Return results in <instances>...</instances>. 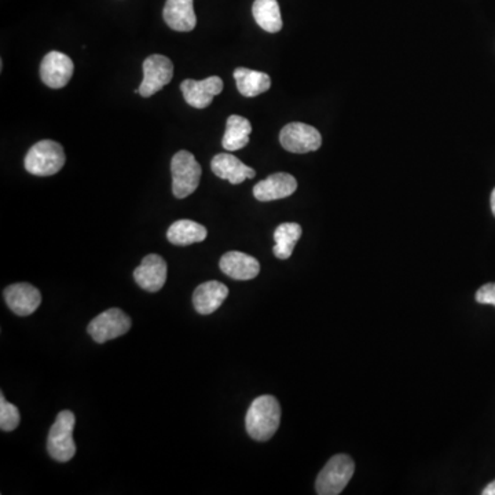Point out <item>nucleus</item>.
I'll list each match as a JSON object with an SVG mask.
<instances>
[{"mask_svg":"<svg viewBox=\"0 0 495 495\" xmlns=\"http://www.w3.org/2000/svg\"><path fill=\"white\" fill-rule=\"evenodd\" d=\"M19 425V409L14 405L9 404L2 394L0 397V428L4 432H12L17 429Z\"/></svg>","mask_w":495,"mask_h":495,"instance_id":"5701e85b","label":"nucleus"},{"mask_svg":"<svg viewBox=\"0 0 495 495\" xmlns=\"http://www.w3.org/2000/svg\"><path fill=\"white\" fill-rule=\"evenodd\" d=\"M237 89L244 97L254 98L257 95L269 91L271 87V77L264 72L252 71L247 67H237L234 71Z\"/></svg>","mask_w":495,"mask_h":495,"instance_id":"a211bd4d","label":"nucleus"},{"mask_svg":"<svg viewBox=\"0 0 495 495\" xmlns=\"http://www.w3.org/2000/svg\"><path fill=\"white\" fill-rule=\"evenodd\" d=\"M75 424L76 419L74 412L69 410L59 412L47 439V452L55 461H71L76 454V444L74 440Z\"/></svg>","mask_w":495,"mask_h":495,"instance_id":"7ed1b4c3","label":"nucleus"},{"mask_svg":"<svg viewBox=\"0 0 495 495\" xmlns=\"http://www.w3.org/2000/svg\"><path fill=\"white\" fill-rule=\"evenodd\" d=\"M172 192L177 199H186L196 192L201 179V165L187 150L177 152L171 161Z\"/></svg>","mask_w":495,"mask_h":495,"instance_id":"20e7f679","label":"nucleus"},{"mask_svg":"<svg viewBox=\"0 0 495 495\" xmlns=\"http://www.w3.org/2000/svg\"><path fill=\"white\" fill-rule=\"evenodd\" d=\"M252 126L249 120L239 116V114H232L227 119L226 132H224L222 145L229 152H236L249 144Z\"/></svg>","mask_w":495,"mask_h":495,"instance_id":"aec40b11","label":"nucleus"},{"mask_svg":"<svg viewBox=\"0 0 495 495\" xmlns=\"http://www.w3.org/2000/svg\"><path fill=\"white\" fill-rule=\"evenodd\" d=\"M75 65L67 54L51 51L40 65V77L52 90L64 89L74 76Z\"/></svg>","mask_w":495,"mask_h":495,"instance_id":"1a4fd4ad","label":"nucleus"},{"mask_svg":"<svg viewBox=\"0 0 495 495\" xmlns=\"http://www.w3.org/2000/svg\"><path fill=\"white\" fill-rule=\"evenodd\" d=\"M208 236V232L202 224L192 222V220H177L167 232V239L177 247H187V245L202 242Z\"/></svg>","mask_w":495,"mask_h":495,"instance_id":"6ab92c4d","label":"nucleus"},{"mask_svg":"<svg viewBox=\"0 0 495 495\" xmlns=\"http://www.w3.org/2000/svg\"><path fill=\"white\" fill-rule=\"evenodd\" d=\"M67 156L64 147L59 142L44 139L37 142L28 152L25 157V169L36 177H51L61 171Z\"/></svg>","mask_w":495,"mask_h":495,"instance_id":"f03ea898","label":"nucleus"},{"mask_svg":"<svg viewBox=\"0 0 495 495\" xmlns=\"http://www.w3.org/2000/svg\"><path fill=\"white\" fill-rule=\"evenodd\" d=\"M172 77H174V65L171 59H167L165 55H150L144 62L142 84L135 92L137 94L139 92L144 98H149L169 84Z\"/></svg>","mask_w":495,"mask_h":495,"instance_id":"0eeeda50","label":"nucleus"},{"mask_svg":"<svg viewBox=\"0 0 495 495\" xmlns=\"http://www.w3.org/2000/svg\"><path fill=\"white\" fill-rule=\"evenodd\" d=\"M167 262L159 255H147L142 263L135 269L134 279L146 292H159L167 281Z\"/></svg>","mask_w":495,"mask_h":495,"instance_id":"9b49d317","label":"nucleus"},{"mask_svg":"<svg viewBox=\"0 0 495 495\" xmlns=\"http://www.w3.org/2000/svg\"><path fill=\"white\" fill-rule=\"evenodd\" d=\"M297 189V182L292 175L277 172L254 187V196L257 201L269 202L287 199Z\"/></svg>","mask_w":495,"mask_h":495,"instance_id":"ddd939ff","label":"nucleus"},{"mask_svg":"<svg viewBox=\"0 0 495 495\" xmlns=\"http://www.w3.org/2000/svg\"><path fill=\"white\" fill-rule=\"evenodd\" d=\"M219 267L227 277L236 281H249L256 279L260 272V263L254 256L237 251L224 254Z\"/></svg>","mask_w":495,"mask_h":495,"instance_id":"4468645a","label":"nucleus"},{"mask_svg":"<svg viewBox=\"0 0 495 495\" xmlns=\"http://www.w3.org/2000/svg\"><path fill=\"white\" fill-rule=\"evenodd\" d=\"M491 211H492V214H494V216H495V189L492 190V192H491Z\"/></svg>","mask_w":495,"mask_h":495,"instance_id":"a878e982","label":"nucleus"},{"mask_svg":"<svg viewBox=\"0 0 495 495\" xmlns=\"http://www.w3.org/2000/svg\"><path fill=\"white\" fill-rule=\"evenodd\" d=\"M185 101L196 109H205L214 101L215 97L224 91V80L217 76L200 80H185L181 84Z\"/></svg>","mask_w":495,"mask_h":495,"instance_id":"9d476101","label":"nucleus"},{"mask_svg":"<svg viewBox=\"0 0 495 495\" xmlns=\"http://www.w3.org/2000/svg\"><path fill=\"white\" fill-rule=\"evenodd\" d=\"M279 142L287 152L304 154L318 150L322 145V137L315 127L304 122H291L281 130Z\"/></svg>","mask_w":495,"mask_h":495,"instance_id":"6e6552de","label":"nucleus"},{"mask_svg":"<svg viewBox=\"0 0 495 495\" xmlns=\"http://www.w3.org/2000/svg\"><path fill=\"white\" fill-rule=\"evenodd\" d=\"M476 302L480 304H491L495 306V282L483 285L476 292Z\"/></svg>","mask_w":495,"mask_h":495,"instance_id":"b1692460","label":"nucleus"},{"mask_svg":"<svg viewBox=\"0 0 495 495\" xmlns=\"http://www.w3.org/2000/svg\"><path fill=\"white\" fill-rule=\"evenodd\" d=\"M229 296V287L219 281H208L197 287L192 294V306L201 315L214 314Z\"/></svg>","mask_w":495,"mask_h":495,"instance_id":"dca6fc26","label":"nucleus"},{"mask_svg":"<svg viewBox=\"0 0 495 495\" xmlns=\"http://www.w3.org/2000/svg\"><path fill=\"white\" fill-rule=\"evenodd\" d=\"M131 329V318L120 309H110L90 322L87 332L95 342L104 344L126 334Z\"/></svg>","mask_w":495,"mask_h":495,"instance_id":"423d86ee","label":"nucleus"},{"mask_svg":"<svg viewBox=\"0 0 495 495\" xmlns=\"http://www.w3.org/2000/svg\"><path fill=\"white\" fill-rule=\"evenodd\" d=\"M211 169L217 177L229 181L232 185H240L256 175L254 169L229 153H220L212 159Z\"/></svg>","mask_w":495,"mask_h":495,"instance_id":"2eb2a0df","label":"nucleus"},{"mask_svg":"<svg viewBox=\"0 0 495 495\" xmlns=\"http://www.w3.org/2000/svg\"><path fill=\"white\" fill-rule=\"evenodd\" d=\"M354 471L355 464L351 457L346 454L332 457L317 477V492L319 495L340 494L350 483Z\"/></svg>","mask_w":495,"mask_h":495,"instance_id":"39448f33","label":"nucleus"},{"mask_svg":"<svg viewBox=\"0 0 495 495\" xmlns=\"http://www.w3.org/2000/svg\"><path fill=\"white\" fill-rule=\"evenodd\" d=\"M281 422V406L277 397L262 395L252 402L245 417V427L252 439L266 442L274 436Z\"/></svg>","mask_w":495,"mask_h":495,"instance_id":"f257e3e1","label":"nucleus"},{"mask_svg":"<svg viewBox=\"0 0 495 495\" xmlns=\"http://www.w3.org/2000/svg\"><path fill=\"white\" fill-rule=\"evenodd\" d=\"M483 495H495V480L486 487V489L482 491Z\"/></svg>","mask_w":495,"mask_h":495,"instance_id":"393cba45","label":"nucleus"},{"mask_svg":"<svg viewBox=\"0 0 495 495\" xmlns=\"http://www.w3.org/2000/svg\"><path fill=\"white\" fill-rule=\"evenodd\" d=\"M162 17L165 24L177 32L192 31L197 25L192 0H167Z\"/></svg>","mask_w":495,"mask_h":495,"instance_id":"f3484780","label":"nucleus"},{"mask_svg":"<svg viewBox=\"0 0 495 495\" xmlns=\"http://www.w3.org/2000/svg\"><path fill=\"white\" fill-rule=\"evenodd\" d=\"M4 300L9 309L20 317H28L34 314L40 307L42 295L34 285L21 282L12 284L4 289Z\"/></svg>","mask_w":495,"mask_h":495,"instance_id":"f8f14e48","label":"nucleus"},{"mask_svg":"<svg viewBox=\"0 0 495 495\" xmlns=\"http://www.w3.org/2000/svg\"><path fill=\"white\" fill-rule=\"evenodd\" d=\"M302 226L297 224H279L274 232L275 245L272 248L275 257L281 260L289 259L294 254L295 247L302 237Z\"/></svg>","mask_w":495,"mask_h":495,"instance_id":"4be33fe9","label":"nucleus"},{"mask_svg":"<svg viewBox=\"0 0 495 495\" xmlns=\"http://www.w3.org/2000/svg\"><path fill=\"white\" fill-rule=\"evenodd\" d=\"M255 21L262 29L277 34L282 29L281 10L277 0H255L252 6Z\"/></svg>","mask_w":495,"mask_h":495,"instance_id":"412c9836","label":"nucleus"}]
</instances>
